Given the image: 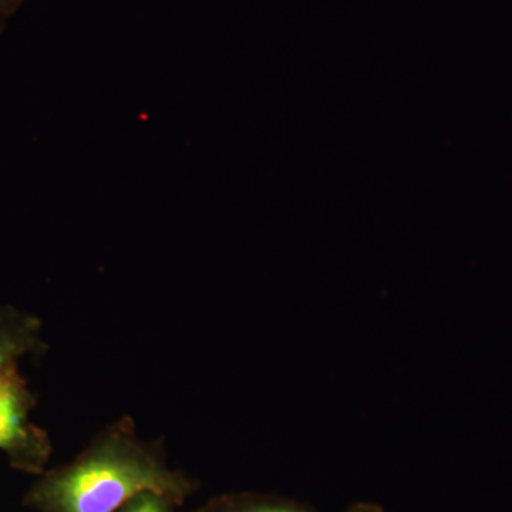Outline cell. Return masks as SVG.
Segmentation results:
<instances>
[{
    "label": "cell",
    "instance_id": "cell-1",
    "mask_svg": "<svg viewBox=\"0 0 512 512\" xmlns=\"http://www.w3.org/2000/svg\"><path fill=\"white\" fill-rule=\"evenodd\" d=\"M146 491L181 505L194 487L168 467L157 446L138 439L133 421L121 419L37 485L32 503L43 512H116Z\"/></svg>",
    "mask_w": 512,
    "mask_h": 512
},
{
    "label": "cell",
    "instance_id": "cell-2",
    "mask_svg": "<svg viewBox=\"0 0 512 512\" xmlns=\"http://www.w3.org/2000/svg\"><path fill=\"white\" fill-rule=\"evenodd\" d=\"M32 396L26 389L15 365L0 373V450L13 463L37 471L46 463L50 444L46 434L29 421Z\"/></svg>",
    "mask_w": 512,
    "mask_h": 512
},
{
    "label": "cell",
    "instance_id": "cell-3",
    "mask_svg": "<svg viewBox=\"0 0 512 512\" xmlns=\"http://www.w3.org/2000/svg\"><path fill=\"white\" fill-rule=\"evenodd\" d=\"M39 332V323L30 316L9 311L0 319V373L35 349Z\"/></svg>",
    "mask_w": 512,
    "mask_h": 512
},
{
    "label": "cell",
    "instance_id": "cell-4",
    "mask_svg": "<svg viewBox=\"0 0 512 512\" xmlns=\"http://www.w3.org/2000/svg\"><path fill=\"white\" fill-rule=\"evenodd\" d=\"M201 512H311L302 505L275 498L237 495L214 501Z\"/></svg>",
    "mask_w": 512,
    "mask_h": 512
},
{
    "label": "cell",
    "instance_id": "cell-5",
    "mask_svg": "<svg viewBox=\"0 0 512 512\" xmlns=\"http://www.w3.org/2000/svg\"><path fill=\"white\" fill-rule=\"evenodd\" d=\"M177 507L164 495L153 493V491H146L136 495L127 501L120 510L116 512H175L174 508Z\"/></svg>",
    "mask_w": 512,
    "mask_h": 512
},
{
    "label": "cell",
    "instance_id": "cell-6",
    "mask_svg": "<svg viewBox=\"0 0 512 512\" xmlns=\"http://www.w3.org/2000/svg\"><path fill=\"white\" fill-rule=\"evenodd\" d=\"M28 0H0V33Z\"/></svg>",
    "mask_w": 512,
    "mask_h": 512
},
{
    "label": "cell",
    "instance_id": "cell-7",
    "mask_svg": "<svg viewBox=\"0 0 512 512\" xmlns=\"http://www.w3.org/2000/svg\"><path fill=\"white\" fill-rule=\"evenodd\" d=\"M349 512H383L380 510L379 507L375 504H369V503H360L353 505L352 508H350Z\"/></svg>",
    "mask_w": 512,
    "mask_h": 512
}]
</instances>
